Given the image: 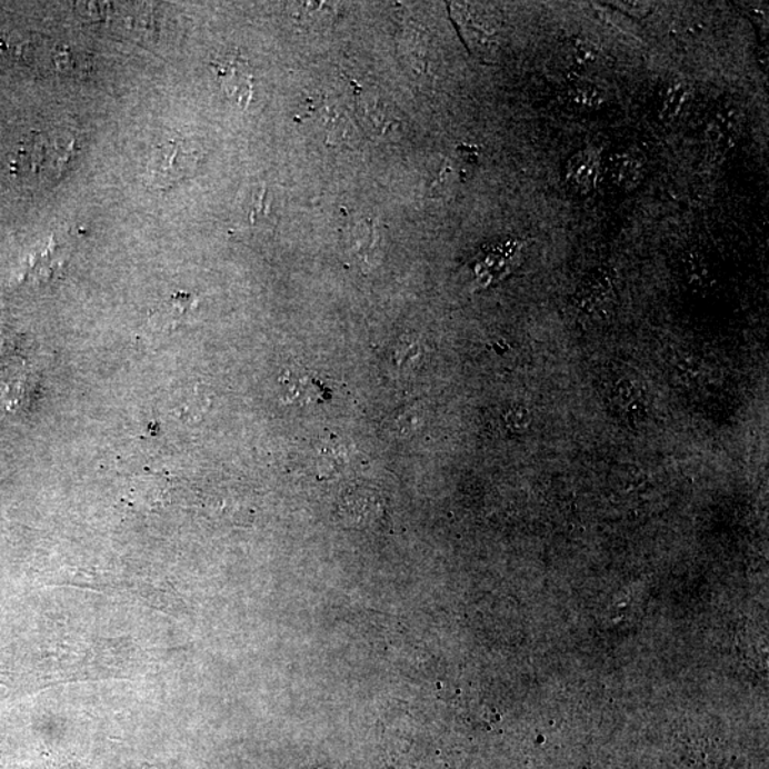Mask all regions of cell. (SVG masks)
<instances>
[{"mask_svg": "<svg viewBox=\"0 0 769 769\" xmlns=\"http://www.w3.org/2000/svg\"><path fill=\"white\" fill-rule=\"evenodd\" d=\"M210 66L226 98L241 108H247L254 90V76L247 60L239 53H227L212 60Z\"/></svg>", "mask_w": 769, "mask_h": 769, "instance_id": "obj_3", "label": "cell"}, {"mask_svg": "<svg viewBox=\"0 0 769 769\" xmlns=\"http://www.w3.org/2000/svg\"><path fill=\"white\" fill-rule=\"evenodd\" d=\"M577 307L590 316H606L615 303V287L606 271H596L581 282L576 293Z\"/></svg>", "mask_w": 769, "mask_h": 769, "instance_id": "obj_6", "label": "cell"}, {"mask_svg": "<svg viewBox=\"0 0 769 769\" xmlns=\"http://www.w3.org/2000/svg\"><path fill=\"white\" fill-rule=\"evenodd\" d=\"M570 103L581 110H599L603 108L607 92L603 86L590 78H576L568 88Z\"/></svg>", "mask_w": 769, "mask_h": 769, "instance_id": "obj_10", "label": "cell"}, {"mask_svg": "<svg viewBox=\"0 0 769 769\" xmlns=\"http://www.w3.org/2000/svg\"><path fill=\"white\" fill-rule=\"evenodd\" d=\"M573 58L575 62L579 64L581 69H593L601 64L600 50L586 39L576 40L573 44Z\"/></svg>", "mask_w": 769, "mask_h": 769, "instance_id": "obj_12", "label": "cell"}, {"mask_svg": "<svg viewBox=\"0 0 769 769\" xmlns=\"http://www.w3.org/2000/svg\"><path fill=\"white\" fill-rule=\"evenodd\" d=\"M519 248L520 242L518 241H506L503 244L488 248L475 267L478 281L482 282L483 286H489L490 282L502 278L512 267Z\"/></svg>", "mask_w": 769, "mask_h": 769, "instance_id": "obj_8", "label": "cell"}, {"mask_svg": "<svg viewBox=\"0 0 769 769\" xmlns=\"http://www.w3.org/2000/svg\"><path fill=\"white\" fill-rule=\"evenodd\" d=\"M19 356V346L14 337L0 333V368L8 367Z\"/></svg>", "mask_w": 769, "mask_h": 769, "instance_id": "obj_15", "label": "cell"}, {"mask_svg": "<svg viewBox=\"0 0 769 769\" xmlns=\"http://www.w3.org/2000/svg\"><path fill=\"white\" fill-rule=\"evenodd\" d=\"M197 166V153L186 141L169 140L157 146L146 167V184L156 190L171 189L189 177Z\"/></svg>", "mask_w": 769, "mask_h": 769, "instance_id": "obj_2", "label": "cell"}, {"mask_svg": "<svg viewBox=\"0 0 769 769\" xmlns=\"http://www.w3.org/2000/svg\"><path fill=\"white\" fill-rule=\"evenodd\" d=\"M281 395L286 402L291 403H318L330 398V392L317 377L306 371H288L281 378Z\"/></svg>", "mask_w": 769, "mask_h": 769, "instance_id": "obj_7", "label": "cell"}, {"mask_svg": "<svg viewBox=\"0 0 769 769\" xmlns=\"http://www.w3.org/2000/svg\"><path fill=\"white\" fill-rule=\"evenodd\" d=\"M646 174V159L639 150H623L611 159L610 176L621 190H636L645 180Z\"/></svg>", "mask_w": 769, "mask_h": 769, "instance_id": "obj_9", "label": "cell"}, {"mask_svg": "<svg viewBox=\"0 0 769 769\" xmlns=\"http://www.w3.org/2000/svg\"><path fill=\"white\" fill-rule=\"evenodd\" d=\"M601 153L596 147H585L570 157L565 167V179L571 189L587 194L599 183Z\"/></svg>", "mask_w": 769, "mask_h": 769, "instance_id": "obj_5", "label": "cell"}, {"mask_svg": "<svg viewBox=\"0 0 769 769\" xmlns=\"http://www.w3.org/2000/svg\"><path fill=\"white\" fill-rule=\"evenodd\" d=\"M530 422L531 415L529 409H526L522 405H515L505 413V423L510 431L525 432L529 428Z\"/></svg>", "mask_w": 769, "mask_h": 769, "instance_id": "obj_13", "label": "cell"}, {"mask_svg": "<svg viewBox=\"0 0 769 769\" xmlns=\"http://www.w3.org/2000/svg\"><path fill=\"white\" fill-rule=\"evenodd\" d=\"M76 140L63 131H33L20 141L12 170L28 184L49 183L63 174L74 154Z\"/></svg>", "mask_w": 769, "mask_h": 769, "instance_id": "obj_1", "label": "cell"}, {"mask_svg": "<svg viewBox=\"0 0 769 769\" xmlns=\"http://www.w3.org/2000/svg\"><path fill=\"white\" fill-rule=\"evenodd\" d=\"M615 7L632 18H645L651 12V4L647 2H615Z\"/></svg>", "mask_w": 769, "mask_h": 769, "instance_id": "obj_16", "label": "cell"}, {"mask_svg": "<svg viewBox=\"0 0 769 769\" xmlns=\"http://www.w3.org/2000/svg\"><path fill=\"white\" fill-rule=\"evenodd\" d=\"M615 395L621 407L631 408L632 405L639 402V391H637L635 384L627 381V379H621L620 382H617Z\"/></svg>", "mask_w": 769, "mask_h": 769, "instance_id": "obj_14", "label": "cell"}, {"mask_svg": "<svg viewBox=\"0 0 769 769\" xmlns=\"http://www.w3.org/2000/svg\"><path fill=\"white\" fill-rule=\"evenodd\" d=\"M742 129V111L733 101H723L711 111L707 120V140L717 149L736 144Z\"/></svg>", "mask_w": 769, "mask_h": 769, "instance_id": "obj_4", "label": "cell"}, {"mask_svg": "<svg viewBox=\"0 0 769 769\" xmlns=\"http://www.w3.org/2000/svg\"><path fill=\"white\" fill-rule=\"evenodd\" d=\"M691 98V86L682 80H675L662 89L660 96V118L665 121H675L685 110Z\"/></svg>", "mask_w": 769, "mask_h": 769, "instance_id": "obj_11", "label": "cell"}]
</instances>
